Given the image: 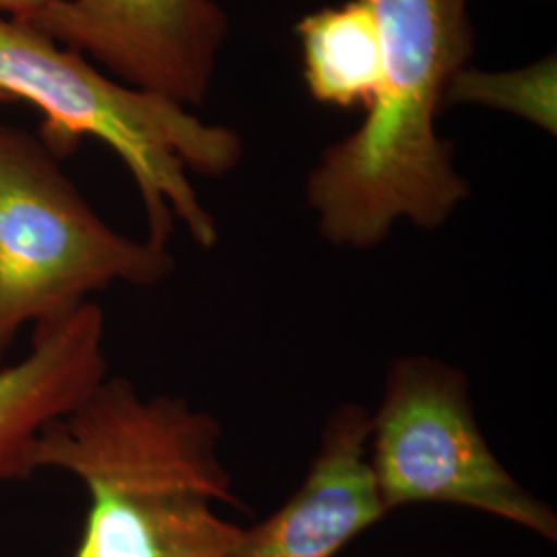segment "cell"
<instances>
[{"instance_id": "obj_10", "label": "cell", "mask_w": 557, "mask_h": 557, "mask_svg": "<svg viewBox=\"0 0 557 557\" xmlns=\"http://www.w3.org/2000/svg\"><path fill=\"white\" fill-rule=\"evenodd\" d=\"M57 0H0V13L17 20H32Z\"/></svg>"}, {"instance_id": "obj_6", "label": "cell", "mask_w": 557, "mask_h": 557, "mask_svg": "<svg viewBox=\"0 0 557 557\" xmlns=\"http://www.w3.org/2000/svg\"><path fill=\"white\" fill-rule=\"evenodd\" d=\"M368 444L370 411L338 405L301 485L271 517L244 529L234 557H335L386 517Z\"/></svg>"}, {"instance_id": "obj_5", "label": "cell", "mask_w": 557, "mask_h": 557, "mask_svg": "<svg viewBox=\"0 0 557 557\" xmlns=\"http://www.w3.org/2000/svg\"><path fill=\"white\" fill-rule=\"evenodd\" d=\"M27 23L184 108L207 98L227 36L215 0H57Z\"/></svg>"}, {"instance_id": "obj_9", "label": "cell", "mask_w": 557, "mask_h": 557, "mask_svg": "<svg viewBox=\"0 0 557 557\" xmlns=\"http://www.w3.org/2000/svg\"><path fill=\"white\" fill-rule=\"evenodd\" d=\"M556 69L554 57L508 73L465 66L453 81L446 101L496 108L556 135Z\"/></svg>"}, {"instance_id": "obj_1", "label": "cell", "mask_w": 557, "mask_h": 557, "mask_svg": "<svg viewBox=\"0 0 557 557\" xmlns=\"http://www.w3.org/2000/svg\"><path fill=\"white\" fill-rule=\"evenodd\" d=\"M382 36V77L358 128L320 156L306 199L322 238L370 250L398 221L436 230L469 199L440 108L473 50L469 0H366Z\"/></svg>"}, {"instance_id": "obj_2", "label": "cell", "mask_w": 557, "mask_h": 557, "mask_svg": "<svg viewBox=\"0 0 557 557\" xmlns=\"http://www.w3.org/2000/svg\"><path fill=\"white\" fill-rule=\"evenodd\" d=\"M0 94L41 114L44 145L64 158L83 139L108 145L139 188L147 239L168 246L176 223L202 248L218 225L188 178L225 176L242 158L238 133L209 124L160 94L110 79L79 52L0 13Z\"/></svg>"}, {"instance_id": "obj_7", "label": "cell", "mask_w": 557, "mask_h": 557, "mask_svg": "<svg viewBox=\"0 0 557 557\" xmlns=\"http://www.w3.org/2000/svg\"><path fill=\"white\" fill-rule=\"evenodd\" d=\"M108 376L106 314L94 299L34 326L29 349L0 363V483L29 478L41 432Z\"/></svg>"}, {"instance_id": "obj_4", "label": "cell", "mask_w": 557, "mask_h": 557, "mask_svg": "<svg viewBox=\"0 0 557 557\" xmlns=\"http://www.w3.org/2000/svg\"><path fill=\"white\" fill-rule=\"evenodd\" d=\"M370 467L388 515L411 504H453L556 541V512L527 492L479 430L462 370L403 356L370 413Z\"/></svg>"}, {"instance_id": "obj_11", "label": "cell", "mask_w": 557, "mask_h": 557, "mask_svg": "<svg viewBox=\"0 0 557 557\" xmlns=\"http://www.w3.org/2000/svg\"><path fill=\"white\" fill-rule=\"evenodd\" d=\"M0 103H9V100H7L2 94H0Z\"/></svg>"}, {"instance_id": "obj_3", "label": "cell", "mask_w": 557, "mask_h": 557, "mask_svg": "<svg viewBox=\"0 0 557 557\" xmlns=\"http://www.w3.org/2000/svg\"><path fill=\"white\" fill-rule=\"evenodd\" d=\"M172 271L168 246L101 220L40 137L0 124V363L23 329L114 283L151 287Z\"/></svg>"}, {"instance_id": "obj_8", "label": "cell", "mask_w": 557, "mask_h": 557, "mask_svg": "<svg viewBox=\"0 0 557 557\" xmlns=\"http://www.w3.org/2000/svg\"><path fill=\"white\" fill-rule=\"evenodd\" d=\"M304 79L314 100L368 108L382 77V36L366 0L320 9L296 27Z\"/></svg>"}]
</instances>
